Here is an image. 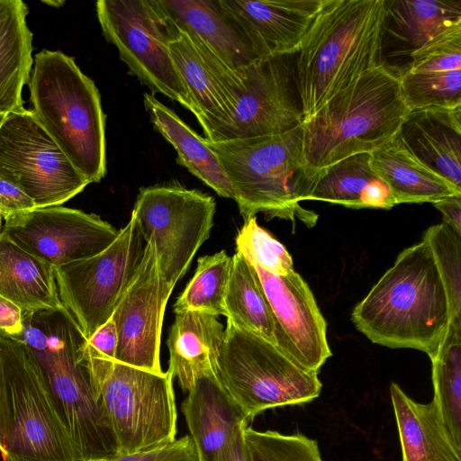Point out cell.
<instances>
[{
  "instance_id": "obj_1",
  "label": "cell",
  "mask_w": 461,
  "mask_h": 461,
  "mask_svg": "<svg viewBox=\"0 0 461 461\" xmlns=\"http://www.w3.org/2000/svg\"><path fill=\"white\" fill-rule=\"evenodd\" d=\"M373 343L437 354L450 323L448 297L428 242L406 248L352 312Z\"/></svg>"
},
{
  "instance_id": "obj_2",
  "label": "cell",
  "mask_w": 461,
  "mask_h": 461,
  "mask_svg": "<svg viewBox=\"0 0 461 461\" xmlns=\"http://www.w3.org/2000/svg\"><path fill=\"white\" fill-rule=\"evenodd\" d=\"M384 1L325 0L294 53L303 121L378 66Z\"/></svg>"
},
{
  "instance_id": "obj_3",
  "label": "cell",
  "mask_w": 461,
  "mask_h": 461,
  "mask_svg": "<svg viewBox=\"0 0 461 461\" xmlns=\"http://www.w3.org/2000/svg\"><path fill=\"white\" fill-rule=\"evenodd\" d=\"M399 79L376 66L303 121L302 160L307 178L358 153H371L393 139L410 113Z\"/></svg>"
},
{
  "instance_id": "obj_4",
  "label": "cell",
  "mask_w": 461,
  "mask_h": 461,
  "mask_svg": "<svg viewBox=\"0 0 461 461\" xmlns=\"http://www.w3.org/2000/svg\"><path fill=\"white\" fill-rule=\"evenodd\" d=\"M23 341L41 366L78 461L117 456L110 424L96 402L88 367V339L67 312L40 318Z\"/></svg>"
},
{
  "instance_id": "obj_5",
  "label": "cell",
  "mask_w": 461,
  "mask_h": 461,
  "mask_svg": "<svg viewBox=\"0 0 461 461\" xmlns=\"http://www.w3.org/2000/svg\"><path fill=\"white\" fill-rule=\"evenodd\" d=\"M31 110L72 165L90 183L106 174L105 114L94 81L74 58L42 50L28 83Z\"/></svg>"
},
{
  "instance_id": "obj_6",
  "label": "cell",
  "mask_w": 461,
  "mask_h": 461,
  "mask_svg": "<svg viewBox=\"0 0 461 461\" xmlns=\"http://www.w3.org/2000/svg\"><path fill=\"white\" fill-rule=\"evenodd\" d=\"M203 140L227 176L244 221L263 212L267 219L315 225L318 215L300 205L312 185L303 166L301 125L278 135Z\"/></svg>"
},
{
  "instance_id": "obj_7",
  "label": "cell",
  "mask_w": 461,
  "mask_h": 461,
  "mask_svg": "<svg viewBox=\"0 0 461 461\" xmlns=\"http://www.w3.org/2000/svg\"><path fill=\"white\" fill-rule=\"evenodd\" d=\"M0 393L3 461H78L41 366L1 330Z\"/></svg>"
},
{
  "instance_id": "obj_8",
  "label": "cell",
  "mask_w": 461,
  "mask_h": 461,
  "mask_svg": "<svg viewBox=\"0 0 461 461\" xmlns=\"http://www.w3.org/2000/svg\"><path fill=\"white\" fill-rule=\"evenodd\" d=\"M88 353L91 384L112 429L117 456L144 452L174 441L177 411L174 376Z\"/></svg>"
},
{
  "instance_id": "obj_9",
  "label": "cell",
  "mask_w": 461,
  "mask_h": 461,
  "mask_svg": "<svg viewBox=\"0 0 461 461\" xmlns=\"http://www.w3.org/2000/svg\"><path fill=\"white\" fill-rule=\"evenodd\" d=\"M201 58L219 85L230 116L214 141L278 135L302 124L294 53L261 57L236 70L211 51Z\"/></svg>"
},
{
  "instance_id": "obj_10",
  "label": "cell",
  "mask_w": 461,
  "mask_h": 461,
  "mask_svg": "<svg viewBox=\"0 0 461 461\" xmlns=\"http://www.w3.org/2000/svg\"><path fill=\"white\" fill-rule=\"evenodd\" d=\"M216 376L248 420L267 409L311 402L322 386L318 372L301 367L275 344L230 321Z\"/></svg>"
},
{
  "instance_id": "obj_11",
  "label": "cell",
  "mask_w": 461,
  "mask_h": 461,
  "mask_svg": "<svg viewBox=\"0 0 461 461\" xmlns=\"http://www.w3.org/2000/svg\"><path fill=\"white\" fill-rule=\"evenodd\" d=\"M96 15L104 38L120 59L152 93L197 111L172 59L167 22L156 0H99Z\"/></svg>"
},
{
  "instance_id": "obj_12",
  "label": "cell",
  "mask_w": 461,
  "mask_h": 461,
  "mask_svg": "<svg viewBox=\"0 0 461 461\" xmlns=\"http://www.w3.org/2000/svg\"><path fill=\"white\" fill-rule=\"evenodd\" d=\"M215 207L211 195L178 185L140 189L131 215L145 242L154 244L162 276L172 287L208 240Z\"/></svg>"
},
{
  "instance_id": "obj_13",
  "label": "cell",
  "mask_w": 461,
  "mask_h": 461,
  "mask_svg": "<svg viewBox=\"0 0 461 461\" xmlns=\"http://www.w3.org/2000/svg\"><path fill=\"white\" fill-rule=\"evenodd\" d=\"M145 244L131 215L128 223L104 251L54 267L59 298L87 339L111 319L141 261Z\"/></svg>"
},
{
  "instance_id": "obj_14",
  "label": "cell",
  "mask_w": 461,
  "mask_h": 461,
  "mask_svg": "<svg viewBox=\"0 0 461 461\" xmlns=\"http://www.w3.org/2000/svg\"><path fill=\"white\" fill-rule=\"evenodd\" d=\"M0 176L20 187L36 208L61 205L89 184L25 108L7 114L0 125Z\"/></svg>"
},
{
  "instance_id": "obj_15",
  "label": "cell",
  "mask_w": 461,
  "mask_h": 461,
  "mask_svg": "<svg viewBox=\"0 0 461 461\" xmlns=\"http://www.w3.org/2000/svg\"><path fill=\"white\" fill-rule=\"evenodd\" d=\"M0 233L57 267L99 254L119 230L96 214L56 205L7 218Z\"/></svg>"
},
{
  "instance_id": "obj_16",
  "label": "cell",
  "mask_w": 461,
  "mask_h": 461,
  "mask_svg": "<svg viewBox=\"0 0 461 461\" xmlns=\"http://www.w3.org/2000/svg\"><path fill=\"white\" fill-rule=\"evenodd\" d=\"M173 288L162 276L154 244L146 241L141 261L111 317L117 331L116 361L150 372H163L162 324Z\"/></svg>"
},
{
  "instance_id": "obj_17",
  "label": "cell",
  "mask_w": 461,
  "mask_h": 461,
  "mask_svg": "<svg viewBox=\"0 0 461 461\" xmlns=\"http://www.w3.org/2000/svg\"><path fill=\"white\" fill-rule=\"evenodd\" d=\"M252 266L274 314L276 347L301 367L319 372L332 353L311 288L294 269L278 276Z\"/></svg>"
},
{
  "instance_id": "obj_18",
  "label": "cell",
  "mask_w": 461,
  "mask_h": 461,
  "mask_svg": "<svg viewBox=\"0 0 461 461\" xmlns=\"http://www.w3.org/2000/svg\"><path fill=\"white\" fill-rule=\"evenodd\" d=\"M456 27H461V0H384L378 66L399 79L416 51Z\"/></svg>"
},
{
  "instance_id": "obj_19",
  "label": "cell",
  "mask_w": 461,
  "mask_h": 461,
  "mask_svg": "<svg viewBox=\"0 0 461 461\" xmlns=\"http://www.w3.org/2000/svg\"><path fill=\"white\" fill-rule=\"evenodd\" d=\"M261 57L295 53L325 0H219Z\"/></svg>"
},
{
  "instance_id": "obj_20",
  "label": "cell",
  "mask_w": 461,
  "mask_h": 461,
  "mask_svg": "<svg viewBox=\"0 0 461 461\" xmlns=\"http://www.w3.org/2000/svg\"><path fill=\"white\" fill-rule=\"evenodd\" d=\"M399 82L410 111L461 107V27L416 51Z\"/></svg>"
},
{
  "instance_id": "obj_21",
  "label": "cell",
  "mask_w": 461,
  "mask_h": 461,
  "mask_svg": "<svg viewBox=\"0 0 461 461\" xmlns=\"http://www.w3.org/2000/svg\"><path fill=\"white\" fill-rule=\"evenodd\" d=\"M177 30L205 44L232 70L260 57L219 0H156Z\"/></svg>"
},
{
  "instance_id": "obj_22",
  "label": "cell",
  "mask_w": 461,
  "mask_h": 461,
  "mask_svg": "<svg viewBox=\"0 0 461 461\" xmlns=\"http://www.w3.org/2000/svg\"><path fill=\"white\" fill-rule=\"evenodd\" d=\"M398 136L419 160L461 188V107L411 111Z\"/></svg>"
},
{
  "instance_id": "obj_23",
  "label": "cell",
  "mask_w": 461,
  "mask_h": 461,
  "mask_svg": "<svg viewBox=\"0 0 461 461\" xmlns=\"http://www.w3.org/2000/svg\"><path fill=\"white\" fill-rule=\"evenodd\" d=\"M182 412L203 461H216L236 429L249 420L216 375L196 381L182 402Z\"/></svg>"
},
{
  "instance_id": "obj_24",
  "label": "cell",
  "mask_w": 461,
  "mask_h": 461,
  "mask_svg": "<svg viewBox=\"0 0 461 461\" xmlns=\"http://www.w3.org/2000/svg\"><path fill=\"white\" fill-rule=\"evenodd\" d=\"M224 329L216 316L195 311L176 312L167 345L168 370L188 393L196 381L216 375Z\"/></svg>"
},
{
  "instance_id": "obj_25",
  "label": "cell",
  "mask_w": 461,
  "mask_h": 461,
  "mask_svg": "<svg viewBox=\"0 0 461 461\" xmlns=\"http://www.w3.org/2000/svg\"><path fill=\"white\" fill-rule=\"evenodd\" d=\"M370 165L389 187L396 204L434 203L461 195V188L419 160L397 135L370 153Z\"/></svg>"
},
{
  "instance_id": "obj_26",
  "label": "cell",
  "mask_w": 461,
  "mask_h": 461,
  "mask_svg": "<svg viewBox=\"0 0 461 461\" xmlns=\"http://www.w3.org/2000/svg\"><path fill=\"white\" fill-rule=\"evenodd\" d=\"M390 394L402 461H461L433 402H417L393 383Z\"/></svg>"
},
{
  "instance_id": "obj_27",
  "label": "cell",
  "mask_w": 461,
  "mask_h": 461,
  "mask_svg": "<svg viewBox=\"0 0 461 461\" xmlns=\"http://www.w3.org/2000/svg\"><path fill=\"white\" fill-rule=\"evenodd\" d=\"M28 7L21 0H0V115L24 109L23 89L32 65Z\"/></svg>"
},
{
  "instance_id": "obj_28",
  "label": "cell",
  "mask_w": 461,
  "mask_h": 461,
  "mask_svg": "<svg viewBox=\"0 0 461 461\" xmlns=\"http://www.w3.org/2000/svg\"><path fill=\"white\" fill-rule=\"evenodd\" d=\"M306 200L354 209H390L396 205L389 187L372 169L370 153L352 155L322 170L312 183Z\"/></svg>"
},
{
  "instance_id": "obj_29",
  "label": "cell",
  "mask_w": 461,
  "mask_h": 461,
  "mask_svg": "<svg viewBox=\"0 0 461 461\" xmlns=\"http://www.w3.org/2000/svg\"><path fill=\"white\" fill-rule=\"evenodd\" d=\"M0 295L23 312L59 309L54 267L0 233Z\"/></svg>"
},
{
  "instance_id": "obj_30",
  "label": "cell",
  "mask_w": 461,
  "mask_h": 461,
  "mask_svg": "<svg viewBox=\"0 0 461 461\" xmlns=\"http://www.w3.org/2000/svg\"><path fill=\"white\" fill-rule=\"evenodd\" d=\"M143 102L157 131L174 147L176 162L224 198L234 199L231 185L203 137L193 131L175 112L145 93Z\"/></svg>"
},
{
  "instance_id": "obj_31",
  "label": "cell",
  "mask_w": 461,
  "mask_h": 461,
  "mask_svg": "<svg viewBox=\"0 0 461 461\" xmlns=\"http://www.w3.org/2000/svg\"><path fill=\"white\" fill-rule=\"evenodd\" d=\"M168 47L177 72L197 111L196 119L203 130L204 138L214 141L230 122L219 85L185 32L176 28Z\"/></svg>"
},
{
  "instance_id": "obj_32",
  "label": "cell",
  "mask_w": 461,
  "mask_h": 461,
  "mask_svg": "<svg viewBox=\"0 0 461 461\" xmlns=\"http://www.w3.org/2000/svg\"><path fill=\"white\" fill-rule=\"evenodd\" d=\"M224 309L227 321L276 345V321L261 281L239 252L231 257Z\"/></svg>"
},
{
  "instance_id": "obj_33",
  "label": "cell",
  "mask_w": 461,
  "mask_h": 461,
  "mask_svg": "<svg viewBox=\"0 0 461 461\" xmlns=\"http://www.w3.org/2000/svg\"><path fill=\"white\" fill-rule=\"evenodd\" d=\"M432 364L434 402L455 447L461 451V324L449 323Z\"/></svg>"
},
{
  "instance_id": "obj_34",
  "label": "cell",
  "mask_w": 461,
  "mask_h": 461,
  "mask_svg": "<svg viewBox=\"0 0 461 461\" xmlns=\"http://www.w3.org/2000/svg\"><path fill=\"white\" fill-rule=\"evenodd\" d=\"M231 267L225 250L201 257L193 277L174 303V312L195 311L226 315L224 297Z\"/></svg>"
},
{
  "instance_id": "obj_35",
  "label": "cell",
  "mask_w": 461,
  "mask_h": 461,
  "mask_svg": "<svg viewBox=\"0 0 461 461\" xmlns=\"http://www.w3.org/2000/svg\"><path fill=\"white\" fill-rule=\"evenodd\" d=\"M429 245L444 284L450 308V322L461 324V235L442 222L423 235Z\"/></svg>"
},
{
  "instance_id": "obj_36",
  "label": "cell",
  "mask_w": 461,
  "mask_h": 461,
  "mask_svg": "<svg viewBox=\"0 0 461 461\" xmlns=\"http://www.w3.org/2000/svg\"><path fill=\"white\" fill-rule=\"evenodd\" d=\"M243 437L250 461H322L318 443L301 434L258 431L247 424Z\"/></svg>"
},
{
  "instance_id": "obj_37",
  "label": "cell",
  "mask_w": 461,
  "mask_h": 461,
  "mask_svg": "<svg viewBox=\"0 0 461 461\" xmlns=\"http://www.w3.org/2000/svg\"><path fill=\"white\" fill-rule=\"evenodd\" d=\"M237 251L250 264L274 276H284L294 270L289 252L269 232L261 228L256 216L244 221L236 236Z\"/></svg>"
},
{
  "instance_id": "obj_38",
  "label": "cell",
  "mask_w": 461,
  "mask_h": 461,
  "mask_svg": "<svg viewBox=\"0 0 461 461\" xmlns=\"http://www.w3.org/2000/svg\"><path fill=\"white\" fill-rule=\"evenodd\" d=\"M107 461H203L191 437L185 435L174 441L130 456H115Z\"/></svg>"
},
{
  "instance_id": "obj_39",
  "label": "cell",
  "mask_w": 461,
  "mask_h": 461,
  "mask_svg": "<svg viewBox=\"0 0 461 461\" xmlns=\"http://www.w3.org/2000/svg\"><path fill=\"white\" fill-rule=\"evenodd\" d=\"M36 208L20 187L0 176V215L5 220L16 214L30 212Z\"/></svg>"
},
{
  "instance_id": "obj_40",
  "label": "cell",
  "mask_w": 461,
  "mask_h": 461,
  "mask_svg": "<svg viewBox=\"0 0 461 461\" xmlns=\"http://www.w3.org/2000/svg\"><path fill=\"white\" fill-rule=\"evenodd\" d=\"M87 348L92 355L115 359L117 349V331L112 319L101 326L88 339Z\"/></svg>"
},
{
  "instance_id": "obj_41",
  "label": "cell",
  "mask_w": 461,
  "mask_h": 461,
  "mask_svg": "<svg viewBox=\"0 0 461 461\" xmlns=\"http://www.w3.org/2000/svg\"><path fill=\"white\" fill-rule=\"evenodd\" d=\"M23 330V311L13 302L0 295V330L17 338Z\"/></svg>"
},
{
  "instance_id": "obj_42",
  "label": "cell",
  "mask_w": 461,
  "mask_h": 461,
  "mask_svg": "<svg viewBox=\"0 0 461 461\" xmlns=\"http://www.w3.org/2000/svg\"><path fill=\"white\" fill-rule=\"evenodd\" d=\"M247 424L248 422H245L236 429L216 461H250L243 437V429Z\"/></svg>"
},
{
  "instance_id": "obj_43",
  "label": "cell",
  "mask_w": 461,
  "mask_h": 461,
  "mask_svg": "<svg viewBox=\"0 0 461 461\" xmlns=\"http://www.w3.org/2000/svg\"><path fill=\"white\" fill-rule=\"evenodd\" d=\"M443 215V222L461 235V195H452L432 203Z\"/></svg>"
},
{
  "instance_id": "obj_44",
  "label": "cell",
  "mask_w": 461,
  "mask_h": 461,
  "mask_svg": "<svg viewBox=\"0 0 461 461\" xmlns=\"http://www.w3.org/2000/svg\"><path fill=\"white\" fill-rule=\"evenodd\" d=\"M4 424H3V404L0 393V454L4 453Z\"/></svg>"
},
{
  "instance_id": "obj_45",
  "label": "cell",
  "mask_w": 461,
  "mask_h": 461,
  "mask_svg": "<svg viewBox=\"0 0 461 461\" xmlns=\"http://www.w3.org/2000/svg\"><path fill=\"white\" fill-rule=\"evenodd\" d=\"M44 4L51 5L53 7H60L64 5L63 1H44Z\"/></svg>"
},
{
  "instance_id": "obj_46",
  "label": "cell",
  "mask_w": 461,
  "mask_h": 461,
  "mask_svg": "<svg viewBox=\"0 0 461 461\" xmlns=\"http://www.w3.org/2000/svg\"><path fill=\"white\" fill-rule=\"evenodd\" d=\"M108 458H103V459H90L86 461H107Z\"/></svg>"
},
{
  "instance_id": "obj_47",
  "label": "cell",
  "mask_w": 461,
  "mask_h": 461,
  "mask_svg": "<svg viewBox=\"0 0 461 461\" xmlns=\"http://www.w3.org/2000/svg\"><path fill=\"white\" fill-rule=\"evenodd\" d=\"M5 116L6 115H0V125L2 124V122H3V121H4Z\"/></svg>"
},
{
  "instance_id": "obj_48",
  "label": "cell",
  "mask_w": 461,
  "mask_h": 461,
  "mask_svg": "<svg viewBox=\"0 0 461 461\" xmlns=\"http://www.w3.org/2000/svg\"><path fill=\"white\" fill-rule=\"evenodd\" d=\"M1 218H2V217H1V215H0V231H1V229H2V227H1V221H2V220H1Z\"/></svg>"
}]
</instances>
